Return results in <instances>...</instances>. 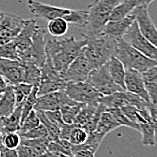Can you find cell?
<instances>
[{
    "label": "cell",
    "instance_id": "1",
    "mask_svg": "<svg viewBox=\"0 0 157 157\" xmlns=\"http://www.w3.org/2000/svg\"><path fill=\"white\" fill-rule=\"evenodd\" d=\"M87 40H76L74 36L63 39H49L45 44V54L53 68L58 71H63L81 53Z\"/></svg>",
    "mask_w": 157,
    "mask_h": 157
},
{
    "label": "cell",
    "instance_id": "2",
    "mask_svg": "<svg viewBox=\"0 0 157 157\" xmlns=\"http://www.w3.org/2000/svg\"><path fill=\"white\" fill-rule=\"evenodd\" d=\"M82 36L87 40V43L82 48L81 53L86 56L94 69L104 65L111 57L115 56L117 39L104 33L93 36H86L82 33Z\"/></svg>",
    "mask_w": 157,
    "mask_h": 157
},
{
    "label": "cell",
    "instance_id": "3",
    "mask_svg": "<svg viewBox=\"0 0 157 157\" xmlns=\"http://www.w3.org/2000/svg\"><path fill=\"white\" fill-rule=\"evenodd\" d=\"M122 0H94L88 8V16L85 28L86 36H93L103 32L109 21L110 14L114 7Z\"/></svg>",
    "mask_w": 157,
    "mask_h": 157
},
{
    "label": "cell",
    "instance_id": "4",
    "mask_svg": "<svg viewBox=\"0 0 157 157\" xmlns=\"http://www.w3.org/2000/svg\"><path fill=\"white\" fill-rule=\"evenodd\" d=\"M115 57L123 63L126 70H136L140 72H144L149 68L157 65L155 61L144 55L123 38L117 39Z\"/></svg>",
    "mask_w": 157,
    "mask_h": 157
},
{
    "label": "cell",
    "instance_id": "5",
    "mask_svg": "<svg viewBox=\"0 0 157 157\" xmlns=\"http://www.w3.org/2000/svg\"><path fill=\"white\" fill-rule=\"evenodd\" d=\"M98 103L102 104L106 109L116 108L120 109L125 106H134L139 109H144L147 108L149 102L138 95L131 93L126 90H122L108 96H102L99 98Z\"/></svg>",
    "mask_w": 157,
    "mask_h": 157
},
{
    "label": "cell",
    "instance_id": "6",
    "mask_svg": "<svg viewBox=\"0 0 157 157\" xmlns=\"http://www.w3.org/2000/svg\"><path fill=\"white\" fill-rule=\"evenodd\" d=\"M46 29L42 26H38L33 37V44L28 50L19 55V61L30 62L42 68L46 61L45 54V40Z\"/></svg>",
    "mask_w": 157,
    "mask_h": 157
},
{
    "label": "cell",
    "instance_id": "7",
    "mask_svg": "<svg viewBox=\"0 0 157 157\" xmlns=\"http://www.w3.org/2000/svg\"><path fill=\"white\" fill-rule=\"evenodd\" d=\"M86 81L94 87L102 96H108L117 91L124 90L111 78L108 68V63L92 70Z\"/></svg>",
    "mask_w": 157,
    "mask_h": 157
},
{
    "label": "cell",
    "instance_id": "8",
    "mask_svg": "<svg viewBox=\"0 0 157 157\" xmlns=\"http://www.w3.org/2000/svg\"><path fill=\"white\" fill-rule=\"evenodd\" d=\"M64 91L72 100L86 105L98 106V100L102 97L88 81L67 83Z\"/></svg>",
    "mask_w": 157,
    "mask_h": 157
},
{
    "label": "cell",
    "instance_id": "9",
    "mask_svg": "<svg viewBox=\"0 0 157 157\" xmlns=\"http://www.w3.org/2000/svg\"><path fill=\"white\" fill-rule=\"evenodd\" d=\"M123 39L144 55L157 63V47L142 34L136 20L125 33Z\"/></svg>",
    "mask_w": 157,
    "mask_h": 157
},
{
    "label": "cell",
    "instance_id": "10",
    "mask_svg": "<svg viewBox=\"0 0 157 157\" xmlns=\"http://www.w3.org/2000/svg\"><path fill=\"white\" fill-rule=\"evenodd\" d=\"M92 70L94 68L91 63L83 53H80L60 74L66 83H76L86 81Z\"/></svg>",
    "mask_w": 157,
    "mask_h": 157
},
{
    "label": "cell",
    "instance_id": "11",
    "mask_svg": "<svg viewBox=\"0 0 157 157\" xmlns=\"http://www.w3.org/2000/svg\"><path fill=\"white\" fill-rule=\"evenodd\" d=\"M78 102L70 98L64 90H59L37 98L33 109L36 111L60 110L65 105H77Z\"/></svg>",
    "mask_w": 157,
    "mask_h": 157
},
{
    "label": "cell",
    "instance_id": "12",
    "mask_svg": "<svg viewBox=\"0 0 157 157\" xmlns=\"http://www.w3.org/2000/svg\"><path fill=\"white\" fill-rule=\"evenodd\" d=\"M27 6L29 11L34 17L47 21H51L59 17L63 18L67 21L68 16H70L71 12V9L69 8L50 6L35 0H27Z\"/></svg>",
    "mask_w": 157,
    "mask_h": 157
},
{
    "label": "cell",
    "instance_id": "13",
    "mask_svg": "<svg viewBox=\"0 0 157 157\" xmlns=\"http://www.w3.org/2000/svg\"><path fill=\"white\" fill-rule=\"evenodd\" d=\"M131 14L135 16L142 34L157 47V27L149 15L148 6H137Z\"/></svg>",
    "mask_w": 157,
    "mask_h": 157
},
{
    "label": "cell",
    "instance_id": "14",
    "mask_svg": "<svg viewBox=\"0 0 157 157\" xmlns=\"http://www.w3.org/2000/svg\"><path fill=\"white\" fill-rule=\"evenodd\" d=\"M0 74L9 82L16 85L24 81V66L19 60L0 58Z\"/></svg>",
    "mask_w": 157,
    "mask_h": 157
},
{
    "label": "cell",
    "instance_id": "15",
    "mask_svg": "<svg viewBox=\"0 0 157 157\" xmlns=\"http://www.w3.org/2000/svg\"><path fill=\"white\" fill-rule=\"evenodd\" d=\"M39 25L35 19H28L24 21L21 31L17 34L14 42L18 52V56L28 50L33 44V37Z\"/></svg>",
    "mask_w": 157,
    "mask_h": 157
},
{
    "label": "cell",
    "instance_id": "16",
    "mask_svg": "<svg viewBox=\"0 0 157 157\" xmlns=\"http://www.w3.org/2000/svg\"><path fill=\"white\" fill-rule=\"evenodd\" d=\"M125 86L126 91L138 95L146 101L151 102L149 95L144 87L142 72L136 70H126Z\"/></svg>",
    "mask_w": 157,
    "mask_h": 157
},
{
    "label": "cell",
    "instance_id": "17",
    "mask_svg": "<svg viewBox=\"0 0 157 157\" xmlns=\"http://www.w3.org/2000/svg\"><path fill=\"white\" fill-rule=\"evenodd\" d=\"M135 20H136L135 16L130 14L126 16L125 18L120 19V20L109 21L106 24L102 33L109 35L113 38H116V39L123 38L125 33L131 26V25L135 22Z\"/></svg>",
    "mask_w": 157,
    "mask_h": 157
},
{
    "label": "cell",
    "instance_id": "18",
    "mask_svg": "<svg viewBox=\"0 0 157 157\" xmlns=\"http://www.w3.org/2000/svg\"><path fill=\"white\" fill-rule=\"evenodd\" d=\"M142 76L151 102L157 104V65L142 72Z\"/></svg>",
    "mask_w": 157,
    "mask_h": 157
},
{
    "label": "cell",
    "instance_id": "19",
    "mask_svg": "<svg viewBox=\"0 0 157 157\" xmlns=\"http://www.w3.org/2000/svg\"><path fill=\"white\" fill-rule=\"evenodd\" d=\"M25 19L20 16L2 12L0 16V31L10 32L16 36L21 31Z\"/></svg>",
    "mask_w": 157,
    "mask_h": 157
},
{
    "label": "cell",
    "instance_id": "20",
    "mask_svg": "<svg viewBox=\"0 0 157 157\" xmlns=\"http://www.w3.org/2000/svg\"><path fill=\"white\" fill-rule=\"evenodd\" d=\"M16 96L13 85H8L0 96V117H6L16 109Z\"/></svg>",
    "mask_w": 157,
    "mask_h": 157
},
{
    "label": "cell",
    "instance_id": "21",
    "mask_svg": "<svg viewBox=\"0 0 157 157\" xmlns=\"http://www.w3.org/2000/svg\"><path fill=\"white\" fill-rule=\"evenodd\" d=\"M108 68L109 71L110 76L113 78V80L120 86L124 90H126L125 86V77H126V69L117 57L113 56L110 58V60L108 62Z\"/></svg>",
    "mask_w": 157,
    "mask_h": 157
},
{
    "label": "cell",
    "instance_id": "22",
    "mask_svg": "<svg viewBox=\"0 0 157 157\" xmlns=\"http://www.w3.org/2000/svg\"><path fill=\"white\" fill-rule=\"evenodd\" d=\"M22 105L16 106V109L6 117H1L3 123V134L18 132L21 126Z\"/></svg>",
    "mask_w": 157,
    "mask_h": 157
},
{
    "label": "cell",
    "instance_id": "23",
    "mask_svg": "<svg viewBox=\"0 0 157 157\" xmlns=\"http://www.w3.org/2000/svg\"><path fill=\"white\" fill-rule=\"evenodd\" d=\"M138 6L136 0H122L117 5L110 14L109 21H117L125 18Z\"/></svg>",
    "mask_w": 157,
    "mask_h": 157
},
{
    "label": "cell",
    "instance_id": "24",
    "mask_svg": "<svg viewBox=\"0 0 157 157\" xmlns=\"http://www.w3.org/2000/svg\"><path fill=\"white\" fill-rule=\"evenodd\" d=\"M119 126H121L115 119V117L112 116V114L108 110H105L100 117V119L98 123V126L96 127L95 131L99 134H102L106 136V135L114 131L115 129L118 128Z\"/></svg>",
    "mask_w": 157,
    "mask_h": 157
},
{
    "label": "cell",
    "instance_id": "25",
    "mask_svg": "<svg viewBox=\"0 0 157 157\" xmlns=\"http://www.w3.org/2000/svg\"><path fill=\"white\" fill-rule=\"evenodd\" d=\"M22 62V61H21ZM24 66V81L33 86H39L41 80V68L30 62H22Z\"/></svg>",
    "mask_w": 157,
    "mask_h": 157
},
{
    "label": "cell",
    "instance_id": "26",
    "mask_svg": "<svg viewBox=\"0 0 157 157\" xmlns=\"http://www.w3.org/2000/svg\"><path fill=\"white\" fill-rule=\"evenodd\" d=\"M142 134V144L145 146H155V134L152 123V120H147L139 125Z\"/></svg>",
    "mask_w": 157,
    "mask_h": 157
},
{
    "label": "cell",
    "instance_id": "27",
    "mask_svg": "<svg viewBox=\"0 0 157 157\" xmlns=\"http://www.w3.org/2000/svg\"><path fill=\"white\" fill-rule=\"evenodd\" d=\"M69 29V23L63 18H55L49 21L47 25L48 32L54 37H62L66 34Z\"/></svg>",
    "mask_w": 157,
    "mask_h": 157
},
{
    "label": "cell",
    "instance_id": "28",
    "mask_svg": "<svg viewBox=\"0 0 157 157\" xmlns=\"http://www.w3.org/2000/svg\"><path fill=\"white\" fill-rule=\"evenodd\" d=\"M52 141L51 136L46 135L44 136L36 138V139H21V144H25L35 149L41 155L47 151L49 143Z\"/></svg>",
    "mask_w": 157,
    "mask_h": 157
},
{
    "label": "cell",
    "instance_id": "29",
    "mask_svg": "<svg viewBox=\"0 0 157 157\" xmlns=\"http://www.w3.org/2000/svg\"><path fill=\"white\" fill-rule=\"evenodd\" d=\"M84 105L85 104L78 103L77 105H65V106H63V108L60 109L63 122L66 124H74V120H75L78 113Z\"/></svg>",
    "mask_w": 157,
    "mask_h": 157
},
{
    "label": "cell",
    "instance_id": "30",
    "mask_svg": "<svg viewBox=\"0 0 157 157\" xmlns=\"http://www.w3.org/2000/svg\"><path fill=\"white\" fill-rule=\"evenodd\" d=\"M36 111V110H35ZM37 116L40 119L41 124H43L44 127L46 128L48 132V135L51 136V138L52 139V141L58 140L59 136H60V128L56 126L55 124H53L45 115V113L44 111H36Z\"/></svg>",
    "mask_w": 157,
    "mask_h": 157
},
{
    "label": "cell",
    "instance_id": "31",
    "mask_svg": "<svg viewBox=\"0 0 157 157\" xmlns=\"http://www.w3.org/2000/svg\"><path fill=\"white\" fill-rule=\"evenodd\" d=\"M98 106L85 104L78 113V115L74 120V124L79 126H83L85 124H87L90 120V118L93 117Z\"/></svg>",
    "mask_w": 157,
    "mask_h": 157
},
{
    "label": "cell",
    "instance_id": "32",
    "mask_svg": "<svg viewBox=\"0 0 157 157\" xmlns=\"http://www.w3.org/2000/svg\"><path fill=\"white\" fill-rule=\"evenodd\" d=\"M67 83L64 80L53 81V82H42L38 86V97L42 95L52 93L59 90H64Z\"/></svg>",
    "mask_w": 157,
    "mask_h": 157
},
{
    "label": "cell",
    "instance_id": "33",
    "mask_svg": "<svg viewBox=\"0 0 157 157\" xmlns=\"http://www.w3.org/2000/svg\"><path fill=\"white\" fill-rule=\"evenodd\" d=\"M47 151L52 152H61L69 156L73 157L72 155V144H71L67 140L58 139L55 141H51L49 143Z\"/></svg>",
    "mask_w": 157,
    "mask_h": 157
},
{
    "label": "cell",
    "instance_id": "34",
    "mask_svg": "<svg viewBox=\"0 0 157 157\" xmlns=\"http://www.w3.org/2000/svg\"><path fill=\"white\" fill-rule=\"evenodd\" d=\"M108 110L109 112H110L112 114V116L115 117V119L118 122V124L120 126H127L130 128H133L136 131H140V126H138L137 124L134 123L133 121H131L126 115L123 113V111L121 110V109L119 108H116V109H109Z\"/></svg>",
    "mask_w": 157,
    "mask_h": 157
},
{
    "label": "cell",
    "instance_id": "35",
    "mask_svg": "<svg viewBox=\"0 0 157 157\" xmlns=\"http://www.w3.org/2000/svg\"><path fill=\"white\" fill-rule=\"evenodd\" d=\"M89 136V133L82 127L78 125H75L73 128L71 129L69 137H68V141L71 144H72L73 145H78L83 144L84 142L87 140Z\"/></svg>",
    "mask_w": 157,
    "mask_h": 157
},
{
    "label": "cell",
    "instance_id": "36",
    "mask_svg": "<svg viewBox=\"0 0 157 157\" xmlns=\"http://www.w3.org/2000/svg\"><path fill=\"white\" fill-rule=\"evenodd\" d=\"M40 124H41V122H40V119H39L38 116H37L36 111L34 109H33L29 113V115L25 117L24 122L21 124L20 129H19V131L17 133L19 135L24 134V133L31 130L33 128L36 127L37 126H39Z\"/></svg>",
    "mask_w": 157,
    "mask_h": 157
},
{
    "label": "cell",
    "instance_id": "37",
    "mask_svg": "<svg viewBox=\"0 0 157 157\" xmlns=\"http://www.w3.org/2000/svg\"><path fill=\"white\" fill-rule=\"evenodd\" d=\"M0 58L10 59V60H19L18 52L14 41L8 42L5 44L0 45Z\"/></svg>",
    "mask_w": 157,
    "mask_h": 157
},
{
    "label": "cell",
    "instance_id": "38",
    "mask_svg": "<svg viewBox=\"0 0 157 157\" xmlns=\"http://www.w3.org/2000/svg\"><path fill=\"white\" fill-rule=\"evenodd\" d=\"M21 144V136L17 132L3 134V145L9 149H16Z\"/></svg>",
    "mask_w": 157,
    "mask_h": 157
},
{
    "label": "cell",
    "instance_id": "39",
    "mask_svg": "<svg viewBox=\"0 0 157 157\" xmlns=\"http://www.w3.org/2000/svg\"><path fill=\"white\" fill-rule=\"evenodd\" d=\"M105 110H106V108H105L102 104L99 103L98 106L97 107V110H96L95 114L93 115V117L90 118V120L87 124H85L84 126H82L89 134H90V133H92L93 131L96 130V127L98 126V121H99V119H100V117H101L102 113H103Z\"/></svg>",
    "mask_w": 157,
    "mask_h": 157
},
{
    "label": "cell",
    "instance_id": "40",
    "mask_svg": "<svg viewBox=\"0 0 157 157\" xmlns=\"http://www.w3.org/2000/svg\"><path fill=\"white\" fill-rule=\"evenodd\" d=\"M46 135H48L46 128L43 124H40L39 126L33 128L31 130H29L24 134H21L20 136H21V139H36V138L44 136Z\"/></svg>",
    "mask_w": 157,
    "mask_h": 157
},
{
    "label": "cell",
    "instance_id": "41",
    "mask_svg": "<svg viewBox=\"0 0 157 157\" xmlns=\"http://www.w3.org/2000/svg\"><path fill=\"white\" fill-rule=\"evenodd\" d=\"M17 157H40L41 155L30 146L20 144L17 148Z\"/></svg>",
    "mask_w": 157,
    "mask_h": 157
},
{
    "label": "cell",
    "instance_id": "42",
    "mask_svg": "<svg viewBox=\"0 0 157 157\" xmlns=\"http://www.w3.org/2000/svg\"><path fill=\"white\" fill-rule=\"evenodd\" d=\"M46 115L48 118L59 128H61V126L64 124L62 117V114L60 110H54V111H44Z\"/></svg>",
    "mask_w": 157,
    "mask_h": 157
},
{
    "label": "cell",
    "instance_id": "43",
    "mask_svg": "<svg viewBox=\"0 0 157 157\" xmlns=\"http://www.w3.org/2000/svg\"><path fill=\"white\" fill-rule=\"evenodd\" d=\"M147 108L150 113L151 120L154 126L155 129V142L157 144V104H154L152 102H149L147 105Z\"/></svg>",
    "mask_w": 157,
    "mask_h": 157
},
{
    "label": "cell",
    "instance_id": "44",
    "mask_svg": "<svg viewBox=\"0 0 157 157\" xmlns=\"http://www.w3.org/2000/svg\"><path fill=\"white\" fill-rule=\"evenodd\" d=\"M0 157H17V151L16 149H9L2 145Z\"/></svg>",
    "mask_w": 157,
    "mask_h": 157
},
{
    "label": "cell",
    "instance_id": "45",
    "mask_svg": "<svg viewBox=\"0 0 157 157\" xmlns=\"http://www.w3.org/2000/svg\"><path fill=\"white\" fill-rule=\"evenodd\" d=\"M94 152L86 150V149H80L73 152V157H95Z\"/></svg>",
    "mask_w": 157,
    "mask_h": 157
},
{
    "label": "cell",
    "instance_id": "46",
    "mask_svg": "<svg viewBox=\"0 0 157 157\" xmlns=\"http://www.w3.org/2000/svg\"><path fill=\"white\" fill-rule=\"evenodd\" d=\"M40 157H71L63 154L61 152H52V151H46L44 154H43Z\"/></svg>",
    "mask_w": 157,
    "mask_h": 157
},
{
    "label": "cell",
    "instance_id": "47",
    "mask_svg": "<svg viewBox=\"0 0 157 157\" xmlns=\"http://www.w3.org/2000/svg\"><path fill=\"white\" fill-rule=\"evenodd\" d=\"M8 85L9 84L7 83L6 79L0 74V95L4 93V91L6 90V88H7Z\"/></svg>",
    "mask_w": 157,
    "mask_h": 157
},
{
    "label": "cell",
    "instance_id": "48",
    "mask_svg": "<svg viewBox=\"0 0 157 157\" xmlns=\"http://www.w3.org/2000/svg\"><path fill=\"white\" fill-rule=\"evenodd\" d=\"M154 1H155V0H136L138 6H148Z\"/></svg>",
    "mask_w": 157,
    "mask_h": 157
},
{
    "label": "cell",
    "instance_id": "49",
    "mask_svg": "<svg viewBox=\"0 0 157 157\" xmlns=\"http://www.w3.org/2000/svg\"><path fill=\"white\" fill-rule=\"evenodd\" d=\"M0 134H3V123L1 117H0Z\"/></svg>",
    "mask_w": 157,
    "mask_h": 157
},
{
    "label": "cell",
    "instance_id": "50",
    "mask_svg": "<svg viewBox=\"0 0 157 157\" xmlns=\"http://www.w3.org/2000/svg\"><path fill=\"white\" fill-rule=\"evenodd\" d=\"M3 145V134H0V146Z\"/></svg>",
    "mask_w": 157,
    "mask_h": 157
},
{
    "label": "cell",
    "instance_id": "51",
    "mask_svg": "<svg viewBox=\"0 0 157 157\" xmlns=\"http://www.w3.org/2000/svg\"><path fill=\"white\" fill-rule=\"evenodd\" d=\"M2 12H3V11H2V10H0V16H1V14H2Z\"/></svg>",
    "mask_w": 157,
    "mask_h": 157
},
{
    "label": "cell",
    "instance_id": "52",
    "mask_svg": "<svg viewBox=\"0 0 157 157\" xmlns=\"http://www.w3.org/2000/svg\"><path fill=\"white\" fill-rule=\"evenodd\" d=\"M0 155H1V146H0Z\"/></svg>",
    "mask_w": 157,
    "mask_h": 157
},
{
    "label": "cell",
    "instance_id": "53",
    "mask_svg": "<svg viewBox=\"0 0 157 157\" xmlns=\"http://www.w3.org/2000/svg\"><path fill=\"white\" fill-rule=\"evenodd\" d=\"M0 96H1V95H0Z\"/></svg>",
    "mask_w": 157,
    "mask_h": 157
}]
</instances>
